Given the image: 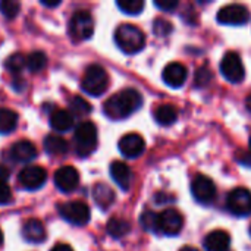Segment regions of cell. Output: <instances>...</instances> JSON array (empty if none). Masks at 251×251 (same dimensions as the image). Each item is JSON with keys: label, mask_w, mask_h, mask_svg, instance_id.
Returning <instances> with one entry per match:
<instances>
[{"label": "cell", "mask_w": 251, "mask_h": 251, "mask_svg": "<svg viewBox=\"0 0 251 251\" xmlns=\"http://www.w3.org/2000/svg\"><path fill=\"white\" fill-rule=\"evenodd\" d=\"M209 81H210V72H209V69L200 68V69L197 71V75H196L197 87H203V85H206Z\"/></svg>", "instance_id": "obj_34"}, {"label": "cell", "mask_w": 251, "mask_h": 251, "mask_svg": "<svg viewBox=\"0 0 251 251\" xmlns=\"http://www.w3.org/2000/svg\"><path fill=\"white\" fill-rule=\"evenodd\" d=\"M41 4L43 6H47V7H57L60 4V0H54V1H50V0H41Z\"/></svg>", "instance_id": "obj_37"}, {"label": "cell", "mask_w": 251, "mask_h": 251, "mask_svg": "<svg viewBox=\"0 0 251 251\" xmlns=\"http://www.w3.org/2000/svg\"><path fill=\"white\" fill-rule=\"evenodd\" d=\"M154 119L157 124L163 126H169L176 122L178 119V110L172 104H160L154 110Z\"/></svg>", "instance_id": "obj_22"}, {"label": "cell", "mask_w": 251, "mask_h": 251, "mask_svg": "<svg viewBox=\"0 0 251 251\" xmlns=\"http://www.w3.org/2000/svg\"><path fill=\"white\" fill-rule=\"evenodd\" d=\"M107 234L113 238H122L125 237L129 231H131V225L128 221L122 219V218H112L107 222Z\"/></svg>", "instance_id": "obj_25"}, {"label": "cell", "mask_w": 251, "mask_h": 251, "mask_svg": "<svg viewBox=\"0 0 251 251\" xmlns=\"http://www.w3.org/2000/svg\"><path fill=\"white\" fill-rule=\"evenodd\" d=\"M250 154H251V138H250Z\"/></svg>", "instance_id": "obj_42"}, {"label": "cell", "mask_w": 251, "mask_h": 251, "mask_svg": "<svg viewBox=\"0 0 251 251\" xmlns=\"http://www.w3.org/2000/svg\"><path fill=\"white\" fill-rule=\"evenodd\" d=\"M69 109L75 116H87L91 112V104L81 96H74L69 100Z\"/></svg>", "instance_id": "obj_27"}, {"label": "cell", "mask_w": 251, "mask_h": 251, "mask_svg": "<svg viewBox=\"0 0 251 251\" xmlns=\"http://www.w3.org/2000/svg\"><path fill=\"white\" fill-rule=\"evenodd\" d=\"M140 222L143 225V228L146 231H150V232H159V215L154 213V212H144L140 218Z\"/></svg>", "instance_id": "obj_30"}, {"label": "cell", "mask_w": 251, "mask_h": 251, "mask_svg": "<svg viewBox=\"0 0 251 251\" xmlns=\"http://www.w3.org/2000/svg\"><path fill=\"white\" fill-rule=\"evenodd\" d=\"M9 154L10 157L15 160V162H19V163H28L31 162L32 159L37 157V149L35 146L28 141V140H21V141H16L10 150H9Z\"/></svg>", "instance_id": "obj_16"}, {"label": "cell", "mask_w": 251, "mask_h": 251, "mask_svg": "<svg viewBox=\"0 0 251 251\" xmlns=\"http://www.w3.org/2000/svg\"><path fill=\"white\" fill-rule=\"evenodd\" d=\"M93 199L101 210H107L115 203V193L109 185L99 182L93 187Z\"/></svg>", "instance_id": "obj_20"}, {"label": "cell", "mask_w": 251, "mask_h": 251, "mask_svg": "<svg viewBox=\"0 0 251 251\" xmlns=\"http://www.w3.org/2000/svg\"><path fill=\"white\" fill-rule=\"evenodd\" d=\"M184 228V218L175 209H166L159 213V232L174 237L178 235Z\"/></svg>", "instance_id": "obj_12"}, {"label": "cell", "mask_w": 251, "mask_h": 251, "mask_svg": "<svg viewBox=\"0 0 251 251\" xmlns=\"http://www.w3.org/2000/svg\"><path fill=\"white\" fill-rule=\"evenodd\" d=\"M250 234H251V228H250Z\"/></svg>", "instance_id": "obj_43"}, {"label": "cell", "mask_w": 251, "mask_h": 251, "mask_svg": "<svg viewBox=\"0 0 251 251\" xmlns=\"http://www.w3.org/2000/svg\"><path fill=\"white\" fill-rule=\"evenodd\" d=\"M75 150L78 156L87 157L97 147V128L93 122H81L74 134Z\"/></svg>", "instance_id": "obj_4"}, {"label": "cell", "mask_w": 251, "mask_h": 251, "mask_svg": "<svg viewBox=\"0 0 251 251\" xmlns=\"http://www.w3.org/2000/svg\"><path fill=\"white\" fill-rule=\"evenodd\" d=\"M12 200V190L6 182H0V206L10 203Z\"/></svg>", "instance_id": "obj_33"}, {"label": "cell", "mask_w": 251, "mask_h": 251, "mask_svg": "<svg viewBox=\"0 0 251 251\" xmlns=\"http://www.w3.org/2000/svg\"><path fill=\"white\" fill-rule=\"evenodd\" d=\"M143 104L141 94L134 88H125L112 97H109L103 104V112L109 119L119 121L131 116Z\"/></svg>", "instance_id": "obj_1"}, {"label": "cell", "mask_w": 251, "mask_h": 251, "mask_svg": "<svg viewBox=\"0 0 251 251\" xmlns=\"http://www.w3.org/2000/svg\"><path fill=\"white\" fill-rule=\"evenodd\" d=\"M250 19V12L246 6L234 3L224 6L218 12V22L222 25H244Z\"/></svg>", "instance_id": "obj_10"}, {"label": "cell", "mask_w": 251, "mask_h": 251, "mask_svg": "<svg viewBox=\"0 0 251 251\" xmlns=\"http://www.w3.org/2000/svg\"><path fill=\"white\" fill-rule=\"evenodd\" d=\"M19 9H21V4L16 0H1L0 1V12L7 19H13L15 16H18Z\"/></svg>", "instance_id": "obj_31"}, {"label": "cell", "mask_w": 251, "mask_h": 251, "mask_svg": "<svg viewBox=\"0 0 251 251\" xmlns=\"http://www.w3.org/2000/svg\"><path fill=\"white\" fill-rule=\"evenodd\" d=\"M109 87V75L106 69L100 65H90L81 79V88L84 93L99 97L101 96Z\"/></svg>", "instance_id": "obj_3"}, {"label": "cell", "mask_w": 251, "mask_h": 251, "mask_svg": "<svg viewBox=\"0 0 251 251\" xmlns=\"http://www.w3.org/2000/svg\"><path fill=\"white\" fill-rule=\"evenodd\" d=\"M57 210L66 222L76 225V226L87 225L91 218L90 207L84 201H78V200L62 203V204H59Z\"/></svg>", "instance_id": "obj_6"}, {"label": "cell", "mask_w": 251, "mask_h": 251, "mask_svg": "<svg viewBox=\"0 0 251 251\" xmlns=\"http://www.w3.org/2000/svg\"><path fill=\"white\" fill-rule=\"evenodd\" d=\"M7 178H9V171L3 165H0V182H6Z\"/></svg>", "instance_id": "obj_36"}, {"label": "cell", "mask_w": 251, "mask_h": 251, "mask_svg": "<svg viewBox=\"0 0 251 251\" xmlns=\"http://www.w3.org/2000/svg\"><path fill=\"white\" fill-rule=\"evenodd\" d=\"M229 246H231V237L226 231L222 229L212 231L204 240V247L207 251H228Z\"/></svg>", "instance_id": "obj_19"}, {"label": "cell", "mask_w": 251, "mask_h": 251, "mask_svg": "<svg viewBox=\"0 0 251 251\" xmlns=\"http://www.w3.org/2000/svg\"><path fill=\"white\" fill-rule=\"evenodd\" d=\"M153 32L159 37H166L172 32V24L166 19H156L153 24Z\"/></svg>", "instance_id": "obj_32"}, {"label": "cell", "mask_w": 251, "mask_h": 251, "mask_svg": "<svg viewBox=\"0 0 251 251\" xmlns=\"http://www.w3.org/2000/svg\"><path fill=\"white\" fill-rule=\"evenodd\" d=\"M3 244V232H1V229H0V246Z\"/></svg>", "instance_id": "obj_41"}, {"label": "cell", "mask_w": 251, "mask_h": 251, "mask_svg": "<svg viewBox=\"0 0 251 251\" xmlns=\"http://www.w3.org/2000/svg\"><path fill=\"white\" fill-rule=\"evenodd\" d=\"M50 126L59 132L69 131L74 126V116L63 109H54L50 115Z\"/></svg>", "instance_id": "obj_21"}, {"label": "cell", "mask_w": 251, "mask_h": 251, "mask_svg": "<svg viewBox=\"0 0 251 251\" xmlns=\"http://www.w3.org/2000/svg\"><path fill=\"white\" fill-rule=\"evenodd\" d=\"M18 179L21 182V185L29 191L32 190H38L41 188L46 181H47V172L44 168L38 166V165H28L25 166L19 175H18Z\"/></svg>", "instance_id": "obj_11"}, {"label": "cell", "mask_w": 251, "mask_h": 251, "mask_svg": "<svg viewBox=\"0 0 251 251\" xmlns=\"http://www.w3.org/2000/svg\"><path fill=\"white\" fill-rule=\"evenodd\" d=\"M94 32V19L87 10H78L69 21V34L75 41H85Z\"/></svg>", "instance_id": "obj_5"}, {"label": "cell", "mask_w": 251, "mask_h": 251, "mask_svg": "<svg viewBox=\"0 0 251 251\" xmlns=\"http://www.w3.org/2000/svg\"><path fill=\"white\" fill-rule=\"evenodd\" d=\"M116 4L126 15H140L144 9L143 0H118Z\"/></svg>", "instance_id": "obj_29"}, {"label": "cell", "mask_w": 251, "mask_h": 251, "mask_svg": "<svg viewBox=\"0 0 251 251\" xmlns=\"http://www.w3.org/2000/svg\"><path fill=\"white\" fill-rule=\"evenodd\" d=\"M115 43L124 53L135 54L144 49L146 35L138 26L132 24H122L115 31Z\"/></svg>", "instance_id": "obj_2"}, {"label": "cell", "mask_w": 251, "mask_h": 251, "mask_svg": "<svg viewBox=\"0 0 251 251\" xmlns=\"http://www.w3.org/2000/svg\"><path fill=\"white\" fill-rule=\"evenodd\" d=\"M226 207L235 216L251 215V193L247 188H234L226 197Z\"/></svg>", "instance_id": "obj_8"}, {"label": "cell", "mask_w": 251, "mask_h": 251, "mask_svg": "<svg viewBox=\"0 0 251 251\" xmlns=\"http://www.w3.org/2000/svg\"><path fill=\"white\" fill-rule=\"evenodd\" d=\"M191 193H193L194 199L201 204H210L218 194L215 182L206 175H197L193 179Z\"/></svg>", "instance_id": "obj_9"}, {"label": "cell", "mask_w": 251, "mask_h": 251, "mask_svg": "<svg viewBox=\"0 0 251 251\" xmlns=\"http://www.w3.org/2000/svg\"><path fill=\"white\" fill-rule=\"evenodd\" d=\"M51 251H74L68 244H56L53 249H51Z\"/></svg>", "instance_id": "obj_38"}, {"label": "cell", "mask_w": 251, "mask_h": 251, "mask_svg": "<svg viewBox=\"0 0 251 251\" xmlns=\"http://www.w3.org/2000/svg\"><path fill=\"white\" fill-rule=\"evenodd\" d=\"M179 251H200V250H197V249H194V247H190V246H187V247L181 249Z\"/></svg>", "instance_id": "obj_40"}, {"label": "cell", "mask_w": 251, "mask_h": 251, "mask_svg": "<svg viewBox=\"0 0 251 251\" xmlns=\"http://www.w3.org/2000/svg\"><path fill=\"white\" fill-rule=\"evenodd\" d=\"M47 65V57L43 51H32L26 56V68L31 72H40Z\"/></svg>", "instance_id": "obj_28"}, {"label": "cell", "mask_w": 251, "mask_h": 251, "mask_svg": "<svg viewBox=\"0 0 251 251\" xmlns=\"http://www.w3.org/2000/svg\"><path fill=\"white\" fill-rule=\"evenodd\" d=\"M118 147H119V151H121L125 157L135 159V157L141 156L143 151L146 150V141H144V138H143L140 134L129 132V134L124 135V137L119 140Z\"/></svg>", "instance_id": "obj_13"}, {"label": "cell", "mask_w": 251, "mask_h": 251, "mask_svg": "<svg viewBox=\"0 0 251 251\" xmlns=\"http://www.w3.org/2000/svg\"><path fill=\"white\" fill-rule=\"evenodd\" d=\"M246 104H247V109H249V112H251V93L249 94L247 100H246Z\"/></svg>", "instance_id": "obj_39"}, {"label": "cell", "mask_w": 251, "mask_h": 251, "mask_svg": "<svg viewBox=\"0 0 251 251\" xmlns=\"http://www.w3.org/2000/svg\"><path fill=\"white\" fill-rule=\"evenodd\" d=\"M44 150L50 156H63L68 151V143L54 134H49L44 138Z\"/></svg>", "instance_id": "obj_23"}, {"label": "cell", "mask_w": 251, "mask_h": 251, "mask_svg": "<svg viewBox=\"0 0 251 251\" xmlns=\"http://www.w3.org/2000/svg\"><path fill=\"white\" fill-rule=\"evenodd\" d=\"M22 237L32 244H40L46 240V229L38 219H28L22 226Z\"/></svg>", "instance_id": "obj_18"}, {"label": "cell", "mask_w": 251, "mask_h": 251, "mask_svg": "<svg viewBox=\"0 0 251 251\" xmlns=\"http://www.w3.org/2000/svg\"><path fill=\"white\" fill-rule=\"evenodd\" d=\"M54 184L62 193H72L79 184V174L74 166H62L54 174Z\"/></svg>", "instance_id": "obj_14"}, {"label": "cell", "mask_w": 251, "mask_h": 251, "mask_svg": "<svg viewBox=\"0 0 251 251\" xmlns=\"http://www.w3.org/2000/svg\"><path fill=\"white\" fill-rule=\"evenodd\" d=\"M110 176L113 178V181L116 182L119 188H122L124 191L129 190L131 181H132V172L126 163L119 162V160L113 162L110 165Z\"/></svg>", "instance_id": "obj_17"}, {"label": "cell", "mask_w": 251, "mask_h": 251, "mask_svg": "<svg viewBox=\"0 0 251 251\" xmlns=\"http://www.w3.org/2000/svg\"><path fill=\"white\" fill-rule=\"evenodd\" d=\"M187 76H188V71L179 62L169 63L168 66H165V69L162 72V78H163L165 84L169 85V87H172V88L182 87L184 82L187 81Z\"/></svg>", "instance_id": "obj_15"}, {"label": "cell", "mask_w": 251, "mask_h": 251, "mask_svg": "<svg viewBox=\"0 0 251 251\" xmlns=\"http://www.w3.org/2000/svg\"><path fill=\"white\" fill-rule=\"evenodd\" d=\"M154 4L159 9L165 10V12H171V10H174V9L178 7V1L176 0H156Z\"/></svg>", "instance_id": "obj_35"}, {"label": "cell", "mask_w": 251, "mask_h": 251, "mask_svg": "<svg viewBox=\"0 0 251 251\" xmlns=\"http://www.w3.org/2000/svg\"><path fill=\"white\" fill-rule=\"evenodd\" d=\"M26 66V57L22 54V53H13L10 54L6 62H4V68L7 72L13 74V75H18L22 72V69Z\"/></svg>", "instance_id": "obj_26"}, {"label": "cell", "mask_w": 251, "mask_h": 251, "mask_svg": "<svg viewBox=\"0 0 251 251\" xmlns=\"http://www.w3.org/2000/svg\"><path fill=\"white\" fill-rule=\"evenodd\" d=\"M19 116L15 110L0 107V134H10L18 126Z\"/></svg>", "instance_id": "obj_24"}, {"label": "cell", "mask_w": 251, "mask_h": 251, "mask_svg": "<svg viewBox=\"0 0 251 251\" xmlns=\"http://www.w3.org/2000/svg\"><path fill=\"white\" fill-rule=\"evenodd\" d=\"M221 72L225 79L232 84H240L246 78V69L238 53L228 51L221 60Z\"/></svg>", "instance_id": "obj_7"}]
</instances>
